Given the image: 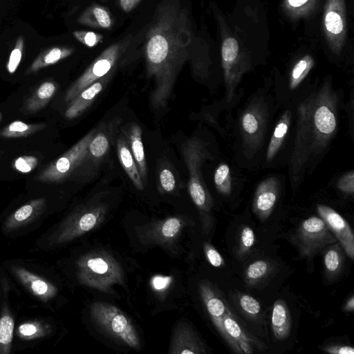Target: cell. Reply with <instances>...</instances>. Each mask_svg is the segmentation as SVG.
Returning a JSON list of instances; mask_svg holds the SVG:
<instances>
[{"label": "cell", "mask_w": 354, "mask_h": 354, "mask_svg": "<svg viewBox=\"0 0 354 354\" xmlns=\"http://www.w3.org/2000/svg\"><path fill=\"white\" fill-rule=\"evenodd\" d=\"M73 35L80 42L88 47L97 45L103 39L102 35L92 31H75L73 32Z\"/></svg>", "instance_id": "cell-40"}, {"label": "cell", "mask_w": 354, "mask_h": 354, "mask_svg": "<svg viewBox=\"0 0 354 354\" xmlns=\"http://www.w3.org/2000/svg\"><path fill=\"white\" fill-rule=\"evenodd\" d=\"M116 149L118 160L123 169L135 187L138 190H143L145 185L142 183L140 172L129 149L127 140L123 136H120L118 138Z\"/></svg>", "instance_id": "cell-22"}, {"label": "cell", "mask_w": 354, "mask_h": 354, "mask_svg": "<svg viewBox=\"0 0 354 354\" xmlns=\"http://www.w3.org/2000/svg\"><path fill=\"white\" fill-rule=\"evenodd\" d=\"M23 39H18L15 47L11 51L7 64V70L9 73L13 74L17 69L22 57Z\"/></svg>", "instance_id": "cell-41"}, {"label": "cell", "mask_w": 354, "mask_h": 354, "mask_svg": "<svg viewBox=\"0 0 354 354\" xmlns=\"http://www.w3.org/2000/svg\"><path fill=\"white\" fill-rule=\"evenodd\" d=\"M279 193V183L270 177L257 187L252 201V210L261 221L266 220L272 214Z\"/></svg>", "instance_id": "cell-14"}, {"label": "cell", "mask_w": 354, "mask_h": 354, "mask_svg": "<svg viewBox=\"0 0 354 354\" xmlns=\"http://www.w3.org/2000/svg\"><path fill=\"white\" fill-rule=\"evenodd\" d=\"M255 242V235L252 229L248 225H243L240 232L237 255L242 258L251 250Z\"/></svg>", "instance_id": "cell-37"}, {"label": "cell", "mask_w": 354, "mask_h": 354, "mask_svg": "<svg viewBox=\"0 0 354 354\" xmlns=\"http://www.w3.org/2000/svg\"><path fill=\"white\" fill-rule=\"evenodd\" d=\"M238 306L241 311L249 318H257L261 312L260 303L253 297L241 294L238 299Z\"/></svg>", "instance_id": "cell-36"}, {"label": "cell", "mask_w": 354, "mask_h": 354, "mask_svg": "<svg viewBox=\"0 0 354 354\" xmlns=\"http://www.w3.org/2000/svg\"><path fill=\"white\" fill-rule=\"evenodd\" d=\"M317 210L319 217L323 219L337 241L341 245L345 254L354 259V234L348 223L333 208L317 205Z\"/></svg>", "instance_id": "cell-13"}, {"label": "cell", "mask_w": 354, "mask_h": 354, "mask_svg": "<svg viewBox=\"0 0 354 354\" xmlns=\"http://www.w3.org/2000/svg\"><path fill=\"white\" fill-rule=\"evenodd\" d=\"M90 316L94 325L103 333L129 348L140 349L141 342L135 326L118 307L96 301L90 306Z\"/></svg>", "instance_id": "cell-5"}, {"label": "cell", "mask_w": 354, "mask_h": 354, "mask_svg": "<svg viewBox=\"0 0 354 354\" xmlns=\"http://www.w3.org/2000/svg\"><path fill=\"white\" fill-rule=\"evenodd\" d=\"M73 52V49L64 47H55L42 53L32 62L27 70L26 74L35 73L39 70L55 64L58 62L68 57Z\"/></svg>", "instance_id": "cell-27"}, {"label": "cell", "mask_w": 354, "mask_h": 354, "mask_svg": "<svg viewBox=\"0 0 354 354\" xmlns=\"http://www.w3.org/2000/svg\"><path fill=\"white\" fill-rule=\"evenodd\" d=\"M169 353L203 354L206 353L203 342L192 328L186 323H180L175 328Z\"/></svg>", "instance_id": "cell-16"}, {"label": "cell", "mask_w": 354, "mask_h": 354, "mask_svg": "<svg viewBox=\"0 0 354 354\" xmlns=\"http://www.w3.org/2000/svg\"><path fill=\"white\" fill-rule=\"evenodd\" d=\"M324 252V271L328 279L333 280L342 272L345 262V252L339 242L328 246Z\"/></svg>", "instance_id": "cell-25"}, {"label": "cell", "mask_w": 354, "mask_h": 354, "mask_svg": "<svg viewBox=\"0 0 354 354\" xmlns=\"http://www.w3.org/2000/svg\"><path fill=\"white\" fill-rule=\"evenodd\" d=\"M337 96L326 83L302 102L297 109V125L290 158L292 183H298L310 160L320 154L337 127Z\"/></svg>", "instance_id": "cell-2"}, {"label": "cell", "mask_w": 354, "mask_h": 354, "mask_svg": "<svg viewBox=\"0 0 354 354\" xmlns=\"http://www.w3.org/2000/svg\"><path fill=\"white\" fill-rule=\"evenodd\" d=\"M324 26L331 50L339 53L346 37V15L344 0H328L325 7Z\"/></svg>", "instance_id": "cell-12"}, {"label": "cell", "mask_w": 354, "mask_h": 354, "mask_svg": "<svg viewBox=\"0 0 354 354\" xmlns=\"http://www.w3.org/2000/svg\"><path fill=\"white\" fill-rule=\"evenodd\" d=\"M171 281L169 277L156 276L152 279V285L156 290H162L169 286Z\"/></svg>", "instance_id": "cell-46"}, {"label": "cell", "mask_w": 354, "mask_h": 354, "mask_svg": "<svg viewBox=\"0 0 354 354\" xmlns=\"http://www.w3.org/2000/svg\"><path fill=\"white\" fill-rule=\"evenodd\" d=\"M38 159L32 156H22L16 158L12 162V167L21 173L32 171L37 166Z\"/></svg>", "instance_id": "cell-39"}, {"label": "cell", "mask_w": 354, "mask_h": 354, "mask_svg": "<svg viewBox=\"0 0 354 354\" xmlns=\"http://www.w3.org/2000/svg\"><path fill=\"white\" fill-rule=\"evenodd\" d=\"M77 278L81 284L108 292L115 284L124 285L121 265L104 250L91 251L77 261Z\"/></svg>", "instance_id": "cell-4"}, {"label": "cell", "mask_w": 354, "mask_h": 354, "mask_svg": "<svg viewBox=\"0 0 354 354\" xmlns=\"http://www.w3.org/2000/svg\"><path fill=\"white\" fill-rule=\"evenodd\" d=\"M207 143L194 137L181 145L182 154L189 172L188 191L200 216L203 230L209 233L213 225L211 214L213 200L202 175V165L210 158Z\"/></svg>", "instance_id": "cell-3"}, {"label": "cell", "mask_w": 354, "mask_h": 354, "mask_svg": "<svg viewBox=\"0 0 354 354\" xmlns=\"http://www.w3.org/2000/svg\"><path fill=\"white\" fill-rule=\"evenodd\" d=\"M140 0H120V5L124 12H130Z\"/></svg>", "instance_id": "cell-47"}, {"label": "cell", "mask_w": 354, "mask_h": 354, "mask_svg": "<svg viewBox=\"0 0 354 354\" xmlns=\"http://www.w3.org/2000/svg\"><path fill=\"white\" fill-rule=\"evenodd\" d=\"M109 149V140L104 131H96L88 147V156L95 160L102 159Z\"/></svg>", "instance_id": "cell-34"}, {"label": "cell", "mask_w": 354, "mask_h": 354, "mask_svg": "<svg viewBox=\"0 0 354 354\" xmlns=\"http://www.w3.org/2000/svg\"><path fill=\"white\" fill-rule=\"evenodd\" d=\"M223 325L227 335L239 345L243 353H253L254 347L259 351L266 349L262 342L254 338L240 325L230 310L223 317Z\"/></svg>", "instance_id": "cell-18"}, {"label": "cell", "mask_w": 354, "mask_h": 354, "mask_svg": "<svg viewBox=\"0 0 354 354\" xmlns=\"http://www.w3.org/2000/svg\"><path fill=\"white\" fill-rule=\"evenodd\" d=\"M193 36L188 12L178 0L157 5L145 44L147 74L154 82V109L166 106L180 70L191 57Z\"/></svg>", "instance_id": "cell-1"}, {"label": "cell", "mask_w": 354, "mask_h": 354, "mask_svg": "<svg viewBox=\"0 0 354 354\" xmlns=\"http://www.w3.org/2000/svg\"><path fill=\"white\" fill-rule=\"evenodd\" d=\"M11 270L19 281L39 299L46 301L57 295V288L44 278L19 266H12Z\"/></svg>", "instance_id": "cell-17"}, {"label": "cell", "mask_w": 354, "mask_h": 354, "mask_svg": "<svg viewBox=\"0 0 354 354\" xmlns=\"http://www.w3.org/2000/svg\"><path fill=\"white\" fill-rule=\"evenodd\" d=\"M2 120V113L0 112V122Z\"/></svg>", "instance_id": "cell-50"}, {"label": "cell", "mask_w": 354, "mask_h": 354, "mask_svg": "<svg viewBox=\"0 0 354 354\" xmlns=\"http://www.w3.org/2000/svg\"><path fill=\"white\" fill-rule=\"evenodd\" d=\"M265 114L257 104L248 108L241 119L243 140L248 147L253 149L259 145L265 127Z\"/></svg>", "instance_id": "cell-15"}, {"label": "cell", "mask_w": 354, "mask_h": 354, "mask_svg": "<svg viewBox=\"0 0 354 354\" xmlns=\"http://www.w3.org/2000/svg\"><path fill=\"white\" fill-rule=\"evenodd\" d=\"M46 207V199L39 198L31 200L10 214L4 222L6 232H11L27 224L41 215Z\"/></svg>", "instance_id": "cell-19"}, {"label": "cell", "mask_w": 354, "mask_h": 354, "mask_svg": "<svg viewBox=\"0 0 354 354\" xmlns=\"http://www.w3.org/2000/svg\"><path fill=\"white\" fill-rule=\"evenodd\" d=\"M18 333L23 338L31 339L44 336L45 335V330L37 322H27L19 326Z\"/></svg>", "instance_id": "cell-38"}, {"label": "cell", "mask_w": 354, "mask_h": 354, "mask_svg": "<svg viewBox=\"0 0 354 354\" xmlns=\"http://www.w3.org/2000/svg\"><path fill=\"white\" fill-rule=\"evenodd\" d=\"M272 329L278 340L286 339L291 329V317L289 308L283 299L274 301L271 318Z\"/></svg>", "instance_id": "cell-23"}, {"label": "cell", "mask_w": 354, "mask_h": 354, "mask_svg": "<svg viewBox=\"0 0 354 354\" xmlns=\"http://www.w3.org/2000/svg\"><path fill=\"white\" fill-rule=\"evenodd\" d=\"M97 131L93 129L55 161L47 165L35 179L42 183H59L88 158V147Z\"/></svg>", "instance_id": "cell-9"}, {"label": "cell", "mask_w": 354, "mask_h": 354, "mask_svg": "<svg viewBox=\"0 0 354 354\" xmlns=\"http://www.w3.org/2000/svg\"><path fill=\"white\" fill-rule=\"evenodd\" d=\"M203 249L207 261L212 266L221 268L225 266L222 255L212 244L207 242L204 243Z\"/></svg>", "instance_id": "cell-43"}, {"label": "cell", "mask_w": 354, "mask_h": 354, "mask_svg": "<svg viewBox=\"0 0 354 354\" xmlns=\"http://www.w3.org/2000/svg\"><path fill=\"white\" fill-rule=\"evenodd\" d=\"M343 310L345 312H353L354 310V296L351 295L346 301Z\"/></svg>", "instance_id": "cell-49"}, {"label": "cell", "mask_w": 354, "mask_h": 354, "mask_svg": "<svg viewBox=\"0 0 354 354\" xmlns=\"http://www.w3.org/2000/svg\"><path fill=\"white\" fill-rule=\"evenodd\" d=\"M216 188L221 194L228 196L232 190L230 171L227 165L221 164L214 176Z\"/></svg>", "instance_id": "cell-35"}, {"label": "cell", "mask_w": 354, "mask_h": 354, "mask_svg": "<svg viewBox=\"0 0 354 354\" xmlns=\"http://www.w3.org/2000/svg\"><path fill=\"white\" fill-rule=\"evenodd\" d=\"M337 188L342 192L353 195L354 192V172L353 170L342 176L337 183Z\"/></svg>", "instance_id": "cell-44"}, {"label": "cell", "mask_w": 354, "mask_h": 354, "mask_svg": "<svg viewBox=\"0 0 354 354\" xmlns=\"http://www.w3.org/2000/svg\"><path fill=\"white\" fill-rule=\"evenodd\" d=\"M78 22L93 28L110 29L113 21L106 8L100 5H92L80 16Z\"/></svg>", "instance_id": "cell-26"}, {"label": "cell", "mask_w": 354, "mask_h": 354, "mask_svg": "<svg viewBox=\"0 0 354 354\" xmlns=\"http://www.w3.org/2000/svg\"><path fill=\"white\" fill-rule=\"evenodd\" d=\"M133 40L131 35L106 48L67 90L64 101L71 102L80 93L98 80L112 74L122 61Z\"/></svg>", "instance_id": "cell-6"}, {"label": "cell", "mask_w": 354, "mask_h": 354, "mask_svg": "<svg viewBox=\"0 0 354 354\" xmlns=\"http://www.w3.org/2000/svg\"><path fill=\"white\" fill-rule=\"evenodd\" d=\"M15 323L12 317L4 313L0 318V354L11 352Z\"/></svg>", "instance_id": "cell-32"}, {"label": "cell", "mask_w": 354, "mask_h": 354, "mask_svg": "<svg viewBox=\"0 0 354 354\" xmlns=\"http://www.w3.org/2000/svg\"><path fill=\"white\" fill-rule=\"evenodd\" d=\"M309 0H287V3L291 8H298L303 7Z\"/></svg>", "instance_id": "cell-48"}, {"label": "cell", "mask_w": 354, "mask_h": 354, "mask_svg": "<svg viewBox=\"0 0 354 354\" xmlns=\"http://www.w3.org/2000/svg\"><path fill=\"white\" fill-rule=\"evenodd\" d=\"M322 349L330 354H353L352 346L339 344H330L322 347Z\"/></svg>", "instance_id": "cell-45"}, {"label": "cell", "mask_w": 354, "mask_h": 354, "mask_svg": "<svg viewBox=\"0 0 354 354\" xmlns=\"http://www.w3.org/2000/svg\"><path fill=\"white\" fill-rule=\"evenodd\" d=\"M124 134L142 183L145 185L147 180V165L142 143V129L138 124L131 123L126 129Z\"/></svg>", "instance_id": "cell-21"}, {"label": "cell", "mask_w": 354, "mask_h": 354, "mask_svg": "<svg viewBox=\"0 0 354 354\" xmlns=\"http://www.w3.org/2000/svg\"><path fill=\"white\" fill-rule=\"evenodd\" d=\"M218 21L221 22L219 24L222 28V66L227 89V98L230 100L246 66L243 51L241 50L238 41L229 34L221 23V17Z\"/></svg>", "instance_id": "cell-10"}, {"label": "cell", "mask_w": 354, "mask_h": 354, "mask_svg": "<svg viewBox=\"0 0 354 354\" xmlns=\"http://www.w3.org/2000/svg\"><path fill=\"white\" fill-rule=\"evenodd\" d=\"M314 65V61L310 55H306L294 66L290 77L289 86L296 88L310 72Z\"/></svg>", "instance_id": "cell-33"}, {"label": "cell", "mask_w": 354, "mask_h": 354, "mask_svg": "<svg viewBox=\"0 0 354 354\" xmlns=\"http://www.w3.org/2000/svg\"><path fill=\"white\" fill-rule=\"evenodd\" d=\"M107 207L102 203H89L71 214L49 237L51 243L71 241L98 226L104 220Z\"/></svg>", "instance_id": "cell-7"}, {"label": "cell", "mask_w": 354, "mask_h": 354, "mask_svg": "<svg viewBox=\"0 0 354 354\" xmlns=\"http://www.w3.org/2000/svg\"><path fill=\"white\" fill-rule=\"evenodd\" d=\"M199 293L206 310L219 335L233 352L243 354L239 345L230 337L225 329L223 317L230 308L220 292L209 281L203 280L199 283Z\"/></svg>", "instance_id": "cell-11"}, {"label": "cell", "mask_w": 354, "mask_h": 354, "mask_svg": "<svg viewBox=\"0 0 354 354\" xmlns=\"http://www.w3.org/2000/svg\"><path fill=\"white\" fill-rule=\"evenodd\" d=\"M292 239L299 254L307 259L313 258L330 245L338 242L323 219L315 216L304 220Z\"/></svg>", "instance_id": "cell-8"}, {"label": "cell", "mask_w": 354, "mask_h": 354, "mask_svg": "<svg viewBox=\"0 0 354 354\" xmlns=\"http://www.w3.org/2000/svg\"><path fill=\"white\" fill-rule=\"evenodd\" d=\"M46 127L45 123L28 124L22 121H14L2 129L0 137L5 138L28 137Z\"/></svg>", "instance_id": "cell-31"}, {"label": "cell", "mask_w": 354, "mask_h": 354, "mask_svg": "<svg viewBox=\"0 0 354 354\" xmlns=\"http://www.w3.org/2000/svg\"><path fill=\"white\" fill-rule=\"evenodd\" d=\"M158 185L163 192H171L176 187V179L172 171L167 168H163L158 175Z\"/></svg>", "instance_id": "cell-42"}, {"label": "cell", "mask_w": 354, "mask_h": 354, "mask_svg": "<svg viewBox=\"0 0 354 354\" xmlns=\"http://www.w3.org/2000/svg\"><path fill=\"white\" fill-rule=\"evenodd\" d=\"M183 223V221L178 217L168 218L155 226L152 231V238L158 243L172 241L179 234Z\"/></svg>", "instance_id": "cell-29"}, {"label": "cell", "mask_w": 354, "mask_h": 354, "mask_svg": "<svg viewBox=\"0 0 354 354\" xmlns=\"http://www.w3.org/2000/svg\"><path fill=\"white\" fill-rule=\"evenodd\" d=\"M57 85L51 81L43 82L26 100L24 109L29 113H34L42 109L55 94Z\"/></svg>", "instance_id": "cell-24"}, {"label": "cell", "mask_w": 354, "mask_h": 354, "mask_svg": "<svg viewBox=\"0 0 354 354\" xmlns=\"http://www.w3.org/2000/svg\"><path fill=\"white\" fill-rule=\"evenodd\" d=\"M108 77L106 75L93 82L70 102L69 106L65 112L66 118L72 120L82 114L102 91Z\"/></svg>", "instance_id": "cell-20"}, {"label": "cell", "mask_w": 354, "mask_h": 354, "mask_svg": "<svg viewBox=\"0 0 354 354\" xmlns=\"http://www.w3.org/2000/svg\"><path fill=\"white\" fill-rule=\"evenodd\" d=\"M291 119V113L286 111L281 117L277 126L274 128L273 134L268 145L266 160L270 162L274 158L281 148L284 138L288 133Z\"/></svg>", "instance_id": "cell-28"}, {"label": "cell", "mask_w": 354, "mask_h": 354, "mask_svg": "<svg viewBox=\"0 0 354 354\" xmlns=\"http://www.w3.org/2000/svg\"><path fill=\"white\" fill-rule=\"evenodd\" d=\"M273 270L268 260L259 259L251 263L245 271L244 279L248 287L255 286L265 280Z\"/></svg>", "instance_id": "cell-30"}]
</instances>
